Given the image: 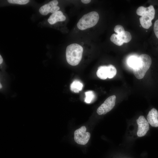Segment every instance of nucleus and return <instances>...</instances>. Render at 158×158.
I'll return each mask as SVG.
<instances>
[{"label":"nucleus","mask_w":158,"mask_h":158,"mask_svg":"<svg viewBox=\"0 0 158 158\" xmlns=\"http://www.w3.org/2000/svg\"><path fill=\"white\" fill-rule=\"evenodd\" d=\"M136 13L141 16L139 20L143 28L148 29L152 26V20L154 19L155 14V9L153 5H150L147 7L140 6L137 9Z\"/></svg>","instance_id":"nucleus-1"},{"label":"nucleus","mask_w":158,"mask_h":158,"mask_svg":"<svg viewBox=\"0 0 158 158\" xmlns=\"http://www.w3.org/2000/svg\"><path fill=\"white\" fill-rule=\"evenodd\" d=\"M83 52V47L78 44L73 43L68 46L66 50L68 63L72 66L78 65L81 60Z\"/></svg>","instance_id":"nucleus-2"},{"label":"nucleus","mask_w":158,"mask_h":158,"mask_svg":"<svg viewBox=\"0 0 158 158\" xmlns=\"http://www.w3.org/2000/svg\"><path fill=\"white\" fill-rule=\"evenodd\" d=\"M151 57L147 54H142L139 57V60L136 67L133 68V74L138 79L142 78L152 64Z\"/></svg>","instance_id":"nucleus-3"},{"label":"nucleus","mask_w":158,"mask_h":158,"mask_svg":"<svg viewBox=\"0 0 158 158\" xmlns=\"http://www.w3.org/2000/svg\"><path fill=\"white\" fill-rule=\"evenodd\" d=\"M114 30L117 34H112L110 39L111 42L116 45L121 46L124 43L128 42L131 40L132 37L130 33L125 31L122 26L119 25H116Z\"/></svg>","instance_id":"nucleus-4"},{"label":"nucleus","mask_w":158,"mask_h":158,"mask_svg":"<svg viewBox=\"0 0 158 158\" xmlns=\"http://www.w3.org/2000/svg\"><path fill=\"white\" fill-rule=\"evenodd\" d=\"M99 16L97 12L92 11L84 15L79 20L77 24L78 28L84 30L92 27L97 23Z\"/></svg>","instance_id":"nucleus-5"},{"label":"nucleus","mask_w":158,"mask_h":158,"mask_svg":"<svg viewBox=\"0 0 158 158\" xmlns=\"http://www.w3.org/2000/svg\"><path fill=\"white\" fill-rule=\"evenodd\" d=\"M86 128L85 126L76 130L74 133V139L78 144L85 145L88 142L90 136L89 132H86Z\"/></svg>","instance_id":"nucleus-6"},{"label":"nucleus","mask_w":158,"mask_h":158,"mask_svg":"<svg viewBox=\"0 0 158 158\" xmlns=\"http://www.w3.org/2000/svg\"><path fill=\"white\" fill-rule=\"evenodd\" d=\"M116 99L115 95L108 97L97 109V113L99 115L105 114L110 111L115 105Z\"/></svg>","instance_id":"nucleus-7"},{"label":"nucleus","mask_w":158,"mask_h":158,"mask_svg":"<svg viewBox=\"0 0 158 158\" xmlns=\"http://www.w3.org/2000/svg\"><path fill=\"white\" fill-rule=\"evenodd\" d=\"M58 4L57 0H54L50 1L41 6L39 10L40 13L43 15H46L50 12L53 13L60 9L59 6H57Z\"/></svg>","instance_id":"nucleus-8"},{"label":"nucleus","mask_w":158,"mask_h":158,"mask_svg":"<svg viewBox=\"0 0 158 158\" xmlns=\"http://www.w3.org/2000/svg\"><path fill=\"white\" fill-rule=\"evenodd\" d=\"M136 121L138 125L137 135L139 137L143 136L149 130V123L143 116H140Z\"/></svg>","instance_id":"nucleus-9"},{"label":"nucleus","mask_w":158,"mask_h":158,"mask_svg":"<svg viewBox=\"0 0 158 158\" xmlns=\"http://www.w3.org/2000/svg\"><path fill=\"white\" fill-rule=\"evenodd\" d=\"M158 111L154 108L149 111L147 116V121L152 126L158 127Z\"/></svg>","instance_id":"nucleus-10"},{"label":"nucleus","mask_w":158,"mask_h":158,"mask_svg":"<svg viewBox=\"0 0 158 158\" xmlns=\"http://www.w3.org/2000/svg\"><path fill=\"white\" fill-rule=\"evenodd\" d=\"M66 19V16L60 11L52 13L48 19V21L51 25H53L58 22L64 21Z\"/></svg>","instance_id":"nucleus-11"},{"label":"nucleus","mask_w":158,"mask_h":158,"mask_svg":"<svg viewBox=\"0 0 158 158\" xmlns=\"http://www.w3.org/2000/svg\"><path fill=\"white\" fill-rule=\"evenodd\" d=\"M97 75L99 78L105 80L106 79L109 75V67L108 66H99L97 72Z\"/></svg>","instance_id":"nucleus-12"},{"label":"nucleus","mask_w":158,"mask_h":158,"mask_svg":"<svg viewBox=\"0 0 158 158\" xmlns=\"http://www.w3.org/2000/svg\"><path fill=\"white\" fill-rule=\"evenodd\" d=\"M83 85L80 81L78 80L74 81L70 85V89L72 92L78 93L82 90Z\"/></svg>","instance_id":"nucleus-13"},{"label":"nucleus","mask_w":158,"mask_h":158,"mask_svg":"<svg viewBox=\"0 0 158 158\" xmlns=\"http://www.w3.org/2000/svg\"><path fill=\"white\" fill-rule=\"evenodd\" d=\"M139 60V57L135 56H131L128 59V63L129 66L133 68L137 66Z\"/></svg>","instance_id":"nucleus-14"},{"label":"nucleus","mask_w":158,"mask_h":158,"mask_svg":"<svg viewBox=\"0 0 158 158\" xmlns=\"http://www.w3.org/2000/svg\"><path fill=\"white\" fill-rule=\"evenodd\" d=\"M85 102L87 103H90L95 98V94L92 91H89L85 93Z\"/></svg>","instance_id":"nucleus-15"},{"label":"nucleus","mask_w":158,"mask_h":158,"mask_svg":"<svg viewBox=\"0 0 158 158\" xmlns=\"http://www.w3.org/2000/svg\"><path fill=\"white\" fill-rule=\"evenodd\" d=\"M109 67V75L108 78H113L116 74L117 71L116 68L112 65H108Z\"/></svg>","instance_id":"nucleus-16"},{"label":"nucleus","mask_w":158,"mask_h":158,"mask_svg":"<svg viewBox=\"0 0 158 158\" xmlns=\"http://www.w3.org/2000/svg\"><path fill=\"white\" fill-rule=\"evenodd\" d=\"M8 1L11 4L22 5L28 3L30 1L28 0H8Z\"/></svg>","instance_id":"nucleus-17"},{"label":"nucleus","mask_w":158,"mask_h":158,"mask_svg":"<svg viewBox=\"0 0 158 158\" xmlns=\"http://www.w3.org/2000/svg\"><path fill=\"white\" fill-rule=\"evenodd\" d=\"M153 30L155 36L158 39V19H157L154 23Z\"/></svg>","instance_id":"nucleus-18"},{"label":"nucleus","mask_w":158,"mask_h":158,"mask_svg":"<svg viewBox=\"0 0 158 158\" xmlns=\"http://www.w3.org/2000/svg\"><path fill=\"white\" fill-rule=\"evenodd\" d=\"M91 1L90 0H82L81 1L85 4H87L89 3Z\"/></svg>","instance_id":"nucleus-19"},{"label":"nucleus","mask_w":158,"mask_h":158,"mask_svg":"<svg viewBox=\"0 0 158 158\" xmlns=\"http://www.w3.org/2000/svg\"><path fill=\"white\" fill-rule=\"evenodd\" d=\"M3 61V59L1 55H0V64H1L2 63Z\"/></svg>","instance_id":"nucleus-20"},{"label":"nucleus","mask_w":158,"mask_h":158,"mask_svg":"<svg viewBox=\"0 0 158 158\" xmlns=\"http://www.w3.org/2000/svg\"><path fill=\"white\" fill-rule=\"evenodd\" d=\"M0 88H1V87H2V85H1V84H0Z\"/></svg>","instance_id":"nucleus-21"}]
</instances>
